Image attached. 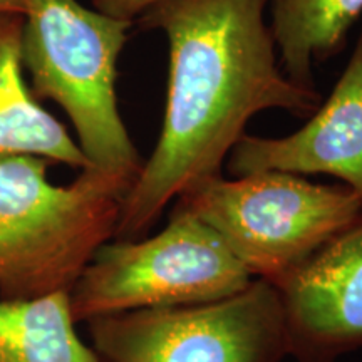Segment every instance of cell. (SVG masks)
<instances>
[{
	"label": "cell",
	"instance_id": "obj_1",
	"mask_svg": "<svg viewBox=\"0 0 362 362\" xmlns=\"http://www.w3.org/2000/svg\"><path fill=\"white\" fill-rule=\"evenodd\" d=\"M267 0H171L139 17L170 45L160 139L121 203L112 240L146 237L165 208L221 175L248 121L280 110L309 117L319 90L285 76L267 24Z\"/></svg>",
	"mask_w": 362,
	"mask_h": 362
},
{
	"label": "cell",
	"instance_id": "obj_2",
	"mask_svg": "<svg viewBox=\"0 0 362 362\" xmlns=\"http://www.w3.org/2000/svg\"><path fill=\"white\" fill-rule=\"evenodd\" d=\"M51 165L39 156L0 158V298L69 292L115 238L129 181L84 168L72 183L54 185Z\"/></svg>",
	"mask_w": 362,
	"mask_h": 362
},
{
	"label": "cell",
	"instance_id": "obj_3",
	"mask_svg": "<svg viewBox=\"0 0 362 362\" xmlns=\"http://www.w3.org/2000/svg\"><path fill=\"white\" fill-rule=\"evenodd\" d=\"M131 25L78 0H25L22 13V62L34 96L64 110L90 168L133 187L143 160L116 99L117 59Z\"/></svg>",
	"mask_w": 362,
	"mask_h": 362
},
{
	"label": "cell",
	"instance_id": "obj_4",
	"mask_svg": "<svg viewBox=\"0 0 362 362\" xmlns=\"http://www.w3.org/2000/svg\"><path fill=\"white\" fill-rule=\"evenodd\" d=\"M173 208L210 226L253 279L277 285L359 218L362 198L346 185L260 171L198 181Z\"/></svg>",
	"mask_w": 362,
	"mask_h": 362
},
{
	"label": "cell",
	"instance_id": "obj_5",
	"mask_svg": "<svg viewBox=\"0 0 362 362\" xmlns=\"http://www.w3.org/2000/svg\"><path fill=\"white\" fill-rule=\"evenodd\" d=\"M253 277L210 226L171 208L168 225L153 237L111 240L96 252L69 291L72 317H94L148 307L221 300Z\"/></svg>",
	"mask_w": 362,
	"mask_h": 362
},
{
	"label": "cell",
	"instance_id": "obj_6",
	"mask_svg": "<svg viewBox=\"0 0 362 362\" xmlns=\"http://www.w3.org/2000/svg\"><path fill=\"white\" fill-rule=\"evenodd\" d=\"M86 325L99 362H280L287 357L279 293L259 279L221 300L116 312Z\"/></svg>",
	"mask_w": 362,
	"mask_h": 362
},
{
	"label": "cell",
	"instance_id": "obj_7",
	"mask_svg": "<svg viewBox=\"0 0 362 362\" xmlns=\"http://www.w3.org/2000/svg\"><path fill=\"white\" fill-rule=\"evenodd\" d=\"M282 305L287 357L337 362L362 349V215L274 285Z\"/></svg>",
	"mask_w": 362,
	"mask_h": 362
},
{
	"label": "cell",
	"instance_id": "obj_8",
	"mask_svg": "<svg viewBox=\"0 0 362 362\" xmlns=\"http://www.w3.org/2000/svg\"><path fill=\"white\" fill-rule=\"evenodd\" d=\"M233 176L260 171L329 175L362 198V33L327 101L296 133L243 134L226 158Z\"/></svg>",
	"mask_w": 362,
	"mask_h": 362
},
{
	"label": "cell",
	"instance_id": "obj_9",
	"mask_svg": "<svg viewBox=\"0 0 362 362\" xmlns=\"http://www.w3.org/2000/svg\"><path fill=\"white\" fill-rule=\"evenodd\" d=\"M22 62V16L0 17V158L39 156L71 168H90L64 124L27 88Z\"/></svg>",
	"mask_w": 362,
	"mask_h": 362
},
{
	"label": "cell",
	"instance_id": "obj_10",
	"mask_svg": "<svg viewBox=\"0 0 362 362\" xmlns=\"http://www.w3.org/2000/svg\"><path fill=\"white\" fill-rule=\"evenodd\" d=\"M270 34L288 79L315 89L314 67L346 44L362 0H267Z\"/></svg>",
	"mask_w": 362,
	"mask_h": 362
},
{
	"label": "cell",
	"instance_id": "obj_11",
	"mask_svg": "<svg viewBox=\"0 0 362 362\" xmlns=\"http://www.w3.org/2000/svg\"><path fill=\"white\" fill-rule=\"evenodd\" d=\"M76 325L69 292L0 298V362H99Z\"/></svg>",
	"mask_w": 362,
	"mask_h": 362
},
{
	"label": "cell",
	"instance_id": "obj_12",
	"mask_svg": "<svg viewBox=\"0 0 362 362\" xmlns=\"http://www.w3.org/2000/svg\"><path fill=\"white\" fill-rule=\"evenodd\" d=\"M166 2H171V0H93V6L106 16L134 24L136 17H141L153 7Z\"/></svg>",
	"mask_w": 362,
	"mask_h": 362
},
{
	"label": "cell",
	"instance_id": "obj_13",
	"mask_svg": "<svg viewBox=\"0 0 362 362\" xmlns=\"http://www.w3.org/2000/svg\"><path fill=\"white\" fill-rule=\"evenodd\" d=\"M25 0H0V17L2 16H22Z\"/></svg>",
	"mask_w": 362,
	"mask_h": 362
}]
</instances>
